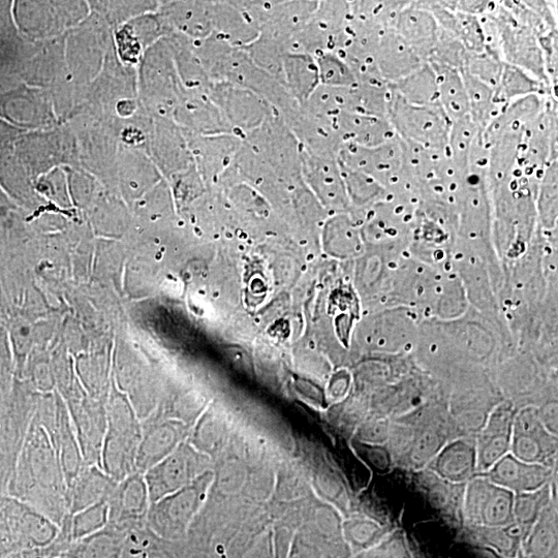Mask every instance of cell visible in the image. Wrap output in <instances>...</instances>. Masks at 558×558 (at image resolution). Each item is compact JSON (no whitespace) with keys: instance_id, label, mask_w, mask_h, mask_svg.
<instances>
[{"instance_id":"cell-2","label":"cell","mask_w":558,"mask_h":558,"mask_svg":"<svg viewBox=\"0 0 558 558\" xmlns=\"http://www.w3.org/2000/svg\"><path fill=\"white\" fill-rule=\"evenodd\" d=\"M426 69L461 92L490 96L518 75L519 60L476 2L422 4Z\"/></svg>"},{"instance_id":"cell-3","label":"cell","mask_w":558,"mask_h":558,"mask_svg":"<svg viewBox=\"0 0 558 558\" xmlns=\"http://www.w3.org/2000/svg\"><path fill=\"white\" fill-rule=\"evenodd\" d=\"M495 288L550 350H558V228L550 223L513 259L488 274Z\"/></svg>"},{"instance_id":"cell-1","label":"cell","mask_w":558,"mask_h":558,"mask_svg":"<svg viewBox=\"0 0 558 558\" xmlns=\"http://www.w3.org/2000/svg\"><path fill=\"white\" fill-rule=\"evenodd\" d=\"M416 191L439 218L465 267L482 278L513 259L553 223L515 189L459 166H424Z\"/></svg>"}]
</instances>
